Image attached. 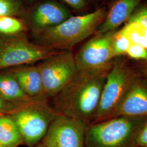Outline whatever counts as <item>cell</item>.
Masks as SVG:
<instances>
[{
	"label": "cell",
	"mask_w": 147,
	"mask_h": 147,
	"mask_svg": "<svg viewBox=\"0 0 147 147\" xmlns=\"http://www.w3.org/2000/svg\"><path fill=\"white\" fill-rule=\"evenodd\" d=\"M137 147H147V118L137 140Z\"/></svg>",
	"instance_id": "cb8c5ba5"
},
{
	"label": "cell",
	"mask_w": 147,
	"mask_h": 147,
	"mask_svg": "<svg viewBox=\"0 0 147 147\" xmlns=\"http://www.w3.org/2000/svg\"><path fill=\"white\" fill-rule=\"evenodd\" d=\"M117 30L95 33L83 45L74 55L78 71L98 70L112 67L116 58L112 50V40Z\"/></svg>",
	"instance_id": "ba28073f"
},
{
	"label": "cell",
	"mask_w": 147,
	"mask_h": 147,
	"mask_svg": "<svg viewBox=\"0 0 147 147\" xmlns=\"http://www.w3.org/2000/svg\"><path fill=\"white\" fill-rule=\"evenodd\" d=\"M136 67L140 76L147 80V62H140Z\"/></svg>",
	"instance_id": "d4e9b609"
},
{
	"label": "cell",
	"mask_w": 147,
	"mask_h": 147,
	"mask_svg": "<svg viewBox=\"0 0 147 147\" xmlns=\"http://www.w3.org/2000/svg\"><path fill=\"white\" fill-rule=\"evenodd\" d=\"M147 117L117 116L87 125L85 147H137Z\"/></svg>",
	"instance_id": "3957f363"
},
{
	"label": "cell",
	"mask_w": 147,
	"mask_h": 147,
	"mask_svg": "<svg viewBox=\"0 0 147 147\" xmlns=\"http://www.w3.org/2000/svg\"><path fill=\"white\" fill-rule=\"evenodd\" d=\"M58 115L47 102H38L10 115L18 126L24 145L32 147L41 142L51 123Z\"/></svg>",
	"instance_id": "8992f818"
},
{
	"label": "cell",
	"mask_w": 147,
	"mask_h": 147,
	"mask_svg": "<svg viewBox=\"0 0 147 147\" xmlns=\"http://www.w3.org/2000/svg\"><path fill=\"white\" fill-rule=\"evenodd\" d=\"M75 11H83L88 5L87 0H62Z\"/></svg>",
	"instance_id": "603a6c76"
},
{
	"label": "cell",
	"mask_w": 147,
	"mask_h": 147,
	"mask_svg": "<svg viewBox=\"0 0 147 147\" xmlns=\"http://www.w3.org/2000/svg\"><path fill=\"white\" fill-rule=\"evenodd\" d=\"M121 29L132 44H138L147 50V27L138 22L127 21Z\"/></svg>",
	"instance_id": "2e32d148"
},
{
	"label": "cell",
	"mask_w": 147,
	"mask_h": 147,
	"mask_svg": "<svg viewBox=\"0 0 147 147\" xmlns=\"http://www.w3.org/2000/svg\"><path fill=\"white\" fill-rule=\"evenodd\" d=\"M0 147H3V146H2V145H1V144H0Z\"/></svg>",
	"instance_id": "4316f807"
},
{
	"label": "cell",
	"mask_w": 147,
	"mask_h": 147,
	"mask_svg": "<svg viewBox=\"0 0 147 147\" xmlns=\"http://www.w3.org/2000/svg\"><path fill=\"white\" fill-rule=\"evenodd\" d=\"M143 0H115L96 33L115 31L129 19Z\"/></svg>",
	"instance_id": "4fadbf2b"
},
{
	"label": "cell",
	"mask_w": 147,
	"mask_h": 147,
	"mask_svg": "<svg viewBox=\"0 0 147 147\" xmlns=\"http://www.w3.org/2000/svg\"><path fill=\"white\" fill-rule=\"evenodd\" d=\"M138 76L136 67L131 65L127 59L123 56L115 58L107 74L98 108L92 123L112 118Z\"/></svg>",
	"instance_id": "277c9868"
},
{
	"label": "cell",
	"mask_w": 147,
	"mask_h": 147,
	"mask_svg": "<svg viewBox=\"0 0 147 147\" xmlns=\"http://www.w3.org/2000/svg\"><path fill=\"white\" fill-rule=\"evenodd\" d=\"M37 65L48 99L55 97L78 72L74 55L71 51H58Z\"/></svg>",
	"instance_id": "52a82bcc"
},
{
	"label": "cell",
	"mask_w": 147,
	"mask_h": 147,
	"mask_svg": "<svg viewBox=\"0 0 147 147\" xmlns=\"http://www.w3.org/2000/svg\"><path fill=\"white\" fill-rule=\"evenodd\" d=\"M38 102H36L28 104H16L7 101L0 96V115H11L18 111L21 110L29 106Z\"/></svg>",
	"instance_id": "ffe728a7"
},
{
	"label": "cell",
	"mask_w": 147,
	"mask_h": 147,
	"mask_svg": "<svg viewBox=\"0 0 147 147\" xmlns=\"http://www.w3.org/2000/svg\"><path fill=\"white\" fill-rule=\"evenodd\" d=\"M0 96L16 104L39 102L33 100L24 92L10 69L0 70Z\"/></svg>",
	"instance_id": "5bb4252c"
},
{
	"label": "cell",
	"mask_w": 147,
	"mask_h": 147,
	"mask_svg": "<svg viewBox=\"0 0 147 147\" xmlns=\"http://www.w3.org/2000/svg\"><path fill=\"white\" fill-rule=\"evenodd\" d=\"M22 9V3L19 0H0V17L18 15Z\"/></svg>",
	"instance_id": "d6986e66"
},
{
	"label": "cell",
	"mask_w": 147,
	"mask_h": 147,
	"mask_svg": "<svg viewBox=\"0 0 147 147\" xmlns=\"http://www.w3.org/2000/svg\"><path fill=\"white\" fill-rule=\"evenodd\" d=\"M59 51L31 42L25 33L0 36V70L32 64Z\"/></svg>",
	"instance_id": "5b68a950"
},
{
	"label": "cell",
	"mask_w": 147,
	"mask_h": 147,
	"mask_svg": "<svg viewBox=\"0 0 147 147\" xmlns=\"http://www.w3.org/2000/svg\"><path fill=\"white\" fill-rule=\"evenodd\" d=\"M87 125L82 121L59 114L41 143L47 147H85Z\"/></svg>",
	"instance_id": "9c48e42d"
},
{
	"label": "cell",
	"mask_w": 147,
	"mask_h": 147,
	"mask_svg": "<svg viewBox=\"0 0 147 147\" xmlns=\"http://www.w3.org/2000/svg\"><path fill=\"white\" fill-rule=\"evenodd\" d=\"M22 89L33 100L47 102V98L38 65H24L10 68Z\"/></svg>",
	"instance_id": "7c38bea8"
},
{
	"label": "cell",
	"mask_w": 147,
	"mask_h": 147,
	"mask_svg": "<svg viewBox=\"0 0 147 147\" xmlns=\"http://www.w3.org/2000/svg\"><path fill=\"white\" fill-rule=\"evenodd\" d=\"M107 11L100 8L87 14L71 16L56 26L33 34L37 44L56 51H71L94 34L104 21Z\"/></svg>",
	"instance_id": "7a4b0ae2"
},
{
	"label": "cell",
	"mask_w": 147,
	"mask_h": 147,
	"mask_svg": "<svg viewBox=\"0 0 147 147\" xmlns=\"http://www.w3.org/2000/svg\"><path fill=\"white\" fill-rule=\"evenodd\" d=\"M127 21L138 22L147 27V4L138 7Z\"/></svg>",
	"instance_id": "7402d4cb"
},
{
	"label": "cell",
	"mask_w": 147,
	"mask_h": 147,
	"mask_svg": "<svg viewBox=\"0 0 147 147\" xmlns=\"http://www.w3.org/2000/svg\"><path fill=\"white\" fill-rule=\"evenodd\" d=\"M26 25L23 21L13 16L0 17V34L10 36L24 33Z\"/></svg>",
	"instance_id": "e0dca14e"
},
{
	"label": "cell",
	"mask_w": 147,
	"mask_h": 147,
	"mask_svg": "<svg viewBox=\"0 0 147 147\" xmlns=\"http://www.w3.org/2000/svg\"><path fill=\"white\" fill-rule=\"evenodd\" d=\"M72 15L64 5L53 0H47L37 5L29 16L33 34L56 26Z\"/></svg>",
	"instance_id": "30bf717a"
},
{
	"label": "cell",
	"mask_w": 147,
	"mask_h": 147,
	"mask_svg": "<svg viewBox=\"0 0 147 147\" xmlns=\"http://www.w3.org/2000/svg\"><path fill=\"white\" fill-rule=\"evenodd\" d=\"M132 43L129 38L120 29L117 30L112 40V50L115 57L124 56Z\"/></svg>",
	"instance_id": "ac0fdd59"
},
{
	"label": "cell",
	"mask_w": 147,
	"mask_h": 147,
	"mask_svg": "<svg viewBox=\"0 0 147 147\" xmlns=\"http://www.w3.org/2000/svg\"><path fill=\"white\" fill-rule=\"evenodd\" d=\"M147 117V80L139 74L112 117Z\"/></svg>",
	"instance_id": "8fae6325"
},
{
	"label": "cell",
	"mask_w": 147,
	"mask_h": 147,
	"mask_svg": "<svg viewBox=\"0 0 147 147\" xmlns=\"http://www.w3.org/2000/svg\"><path fill=\"white\" fill-rule=\"evenodd\" d=\"M126 56L138 62H147V50L138 44H132L126 52Z\"/></svg>",
	"instance_id": "44dd1931"
},
{
	"label": "cell",
	"mask_w": 147,
	"mask_h": 147,
	"mask_svg": "<svg viewBox=\"0 0 147 147\" xmlns=\"http://www.w3.org/2000/svg\"><path fill=\"white\" fill-rule=\"evenodd\" d=\"M0 144L5 147L24 144L18 126L10 115H0Z\"/></svg>",
	"instance_id": "9a60e30c"
},
{
	"label": "cell",
	"mask_w": 147,
	"mask_h": 147,
	"mask_svg": "<svg viewBox=\"0 0 147 147\" xmlns=\"http://www.w3.org/2000/svg\"><path fill=\"white\" fill-rule=\"evenodd\" d=\"M111 68L78 71L68 84L53 98V109L59 114L79 119L87 125L92 123Z\"/></svg>",
	"instance_id": "6da1fadb"
},
{
	"label": "cell",
	"mask_w": 147,
	"mask_h": 147,
	"mask_svg": "<svg viewBox=\"0 0 147 147\" xmlns=\"http://www.w3.org/2000/svg\"><path fill=\"white\" fill-rule=\"evenodd\" d=\"M45 147L44 144H42V143H41V142H40L39 143H38V144H37V145H36V146H33V147Z\"/></svg>",
	"instance_id": "484cf974"
}]
</instances>
